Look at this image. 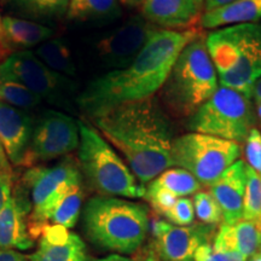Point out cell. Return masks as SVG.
I'll return each mask as SVG.
<instances>
[{"instance_id": "6da1fadb", "label": "cell", "mask_w": 261, "mask_h": 261, "mask_svg": "<svg viewBox=\"0 0 261 261\" xmlns=\"http://www.w3.org/2000/svg\"><path fill=\"white\" fill-rule=\"evenodd\" d=\"M197 29L159 28L138 56L121 69H113L87 85L76 103L90 117L127 103L154 97L162 89L173 65Z\"/></svg>"}, {"instance_id": "7a4b0ae2", "label": "cell", "mask_w": 261, "mask_h": 261, "mask_svg": "<svg viewBox=\"0 0 261 261\" xmlns=\"http://www.w3.org/2000/svg\"><path fill=\"white\" fill-rule=\"evenodd\" d=\"M94 128L126 159L142 185L173 167L169 121L154 97L91 117Z\"/></svg>"}, {"instance_id": "3957f363", "label": "cell", "mask_w": 261, "mask_h": 261, "mask_svg": "<svg viewBox=\"0 0 261 261\" xmlns=\"http://www.w3.org/2000/svg\"><path fill=\"white\" fill-rule=\"evenodd\" d=\"M149 208L113 196H94L84 208L85 236L94 246L119 254H135L150 231Z\"/></svg>"}, {"instance_id": "277c9868", "label": "cell", "mask_w": 261, "mask_h": 261, "mask_svg": "<svg viewBox=\"0 0 261 261\" xmlns=\"http://www.w3.org/2000/svg\"><path fill=\"white\" fill-rule=\"evenodd\" d=\"M220 86L250 98L261 77V21L218 28L205 38Z\"/></svg>"}, {"instance_id": "5b68a950", "label": "cell", "mask_w": 261, "mask_h": 261, "mask_svg": "<svg viewBox=\"0 0 261 261\" xmlns=\"http://www.w3.org/2000/svg\"><path fill=\"white\" fill-rule=\"evenodd\" d=\"M219 89L217 69L201 34L182 48L163 85L172 109L185 116L197 112Z\"/></svg>"}, {"instance_id": "8992f818", "label": "cell", "mask_w": 261, "mask_h": 261, "mask_svg": "<svg viewBox=\"0 0 261 261\" xmlns=\"http://www.w3.org/2000/svg\"><path fill=\"white\" fill-rule=\"evenodd\" d=\"M79 166L90 185L102 196L142 198L146 189L127 163L92 125L79 120Z\"/></svg>"}, {"instance_id": "52a82bcc", "label": "cell", "mask_w": 261, "mask_h": 261, "mask_svg": "<svg viewBox=\"0 0 261 261\" xmlns=\"http://www.w3.org/2000/svg\"><path fill=\"white\" fill-rule=\"evenodd\" d=\"M256 121L250 98L219 86L213 96L189 119L192 132L218 137L237 144L246 142Z\"/></svg>"}, {"instance_id": "ba28073f", "label": "cell", "mask_w": 261, "mask_h": 261, "mask_svg": "<svg viewBox=\"0 0 261 261\" xmlns=\"http://www.w3.org/2000/svg\"><path fill=\"white\" fill-rule=\"evenodd\" d=\"M242 148L230 140L190 132L173 140L172 163L211 187L226 169L240 160Z\"/></svg>"}, {"instance_id": "9c48e42d", "label": "cell", "mask_w": 261, "mask_h": 261, "mask_svg": "<svg viewBox=\"0 0 261 261\" xmlns=\"http://www.w3.org/2000/svg\"><path fill=\"white\" fill-rule=\"evenodd\" d=\"M22 184L31 195L28 224L44 225L57 202L75 185L83 184V174L79 163L68 156L57 165L28 168Z\"/></svg>"}, {"instance_id": "30bf717a", "label": "cell", "mask_w": 261, "mask_h": 261, "mask_svg": "<svg viewBox=\"0 0 261 261\" xmlns=\"http://www.w3.org/2000/svg\"><path fill=\"white\" fill-rule=\"evenodd\" d=\"M0 79L15 81L51 104L69 106L74 83L69 77L50 69L32 51H18L0 63Z\"/></svg>"}, {"instance_id": "8fae6325", "label": "cell", "mask_w": 261, "mask_h": 261, "mask_svg": "<svg viewBox=\"0 0 261 261\" xmlns=\"http://www.w3.org/2000/svg\"><path fill=\"white\" fill-rule=\"evenodd\" d=\"M80 144L79 123L57 110H47L34 122V128L21 166L32 167L70 154Z\"/></svg>"}, {"instance_id": "7c38bea8", "label": "cell", "mask_w": 261, "mask_h": 261, "mask_svg": "<svg viewBox=\"0 0 261 261\" xmlns=\"http://www.w3.org/2000/svg\"><path fill=\"white\" fill-rule=\"evenodd\" d=\"M151 249L160 261H195V254L201 246L212 243L215 237V226L192 224L177 226L162 219L150 224Z\"/></svg>"}, {"instance_id": "4fadbf2b", "label": "cell", "mask_w": 261, "mask_h": 261, "mask_svg": "<svg viewBox=\"0 0 261 261\" xmlns=\"http://www.w3.org/2000/svg\"><path fill=\"white\" fill-rule=\"evenodd\" d=\"M158 29L144 17L129 18L98 39L94 44L97 56L108 67L121 69L138 56Z\"/></svg>"}, {"instance_id": "5bb4252c", "label": "cell", "mask_w": 261, "mask_h": 261, "mask_svg": "<svg viewBox=\"0 0 261 261\" xmlns=\"http://www.w3.org/2000/svg\"><path fill=\"white\" fill-rule=\"evenodd\" d=\"M29 233L38 247L29 261H87L86 246L80 236L61 225H34Z\"/></svg>"}, {"instance_id": "9a60e30c", "label": "cell", "mask_w": 261, "mask_h": 261, "mask_svg": "<svg viewBox=\"0 0 261 261\" xmlns=\"http://www.w3.org/2000/svg\"><path fill=\"white\" fill-rule=\"evenodd\" d=\"M246 182L247 163L238 160L210 187V192L223 212L224 224L232 225L243 219Z\"/></svg>"}, {"instance_id": "2e32d148", "label": "cell", "mask_w": 261, "mask_h": 261, "mask_svg": "<svg viewBox=\"0 0 261 261\" xmlns=\"http://www.w3.org/2000/svg\"><path fill=\"white\" fill-rule=\"evenodd\" d=\"M31 203L21 189L14 188L11 200L0 212V248L9 250H28L34 247L28 231Z\"/></svg>"}, {"instance_id": "e0dca14e", "label": "cell", "mask_w": 261, "mask_h": 261, "mask_svg": "<svg viewBox=\"0 0 261 261\" xmlns=\"http://www.w3.org/2000/svg\"><path fill=\"white\" fill-rule=\"evenodd\" d=\"M33 128V117L25 110L0 100V142L10 163L21 166Z\"/></svg>"}, {"instance_id": "ac0fdd59", "label": "cell", "mask_w": 261, "mask_h": 261, "mask_svg": "<svg viewBox=\"0 0 261 261\" xmlns=\"http://www.w3.org/2000/svg\"><path fill=\"white\" fill-rule=\"evenodd\" d=\"M212 246L218 252L237 253L249 259L261 248V221L242 219L220 225Z\"/></svg>"}, {"instance_id": "d6986e66", "label": "cell", "mask_w": 261, "mask_h": 261, "mask_svg": "<svg viewBox=\"0 0 261 261\" xmlns=\"http://www.w3.org/2000/svg\"><path fill=\"white\" fill-rule=\"evenodd\" d=\"M195 0H143L142 12L146 21L162 29L182 28L200 14Z\"/></svg>"}, {"instance_id": "ffe728a7", "label": "cell", "mask_w": 261, "mask_h": 261, "mask_svg": "<svg viewBox=\"0 0 261 261\" xmlns=\"http://www.w3.org/2000/svg\"><path fill=\"white\" fill-rule=\"evenodd\" d=\"M261 21V0H236L223 8L204 11L202 27L218 29L227 25Z\"/></svg>"}, {"instance_id": "44dd1931", "label": "cell", "mask_w": 261, "mask_h": 261, "mask_svg": "<svg viewBox=\"0 0 261 261\" xmlns=\"http://www.w3.org/2000/svg\"><path fill=\"white\" fill-rule=\"evenodd\" d=\"M3 31L10 48L25 51L50 40L54 31L37 22L6 16L2 19Z\"/></svg>"}, {"instance_id": "7402d4cb", "label": "cell", "mask_w": 261, "mask_h": 261, "mask_svg": "<svg viewBox=\"0 0 261 261\" xmlns=\"http://www.w3.org/2000/svg\"><path fill=\"white\" fill-rule=\"evenodd\" d=\"M121 14L119 0H70L67 16L73 21H109Z\"/></svg>"}, {"instance_id": "603a6c76", "label": "cell", "mask_w": 261, "mask_h": 261, "mask_svg": "<svg viewBox=\"0 0 261 261\" xmlns=\"http://www.w3.org/2000/svg\"><path fill=\"white\" fill-rule=\"evenodd\" d=\"M148 188L181 198L197 194L201 190V184L188 171L175 167L168 168L167 171L161 173L159 177L149 182Z\"/></svg>"}, {"instance_id": "cb8c5ba5", "label": "cell", "mask_w": 261, "mask_h": 261, "mask_svg": "<svg viewBox=\"0 0 261 261\" xmlns=\"http://www.w3.org/2000/svg\"><path fill=\"white\" fill-rule=\"evenodd\" d=\"M34 55L42 63L57 73L68 77L75 76L76 74V67L70 48L63 39L56 38L45 41L34 51Z\"/></svg>"}, {"instance_id": "d4e9b609", "label": "cell", "mask_w": 261, "mask_h": 261, "mask_svg": "<svg viewBox=\"0 0 261 261\" xmlns=\"http://www.w3.org/2000/svg\"><path fill=\"white\" fill-rule=\"evenodd\" d=\"M84 202L83 184L75 185L65 194L47 215L46 224L74 227L79 220Z\"/></svg>"}, {"instance_id": "484cf974", "label": "cell", "mask_w": 261, "mask_h": 261, "mask_svg": "<svg viewBox=\"0 0 261 261\" xmlns=\"http://www.w3.org/2000/svg\"><path fill=\"white\" fill-rule=\"evenodd\" d=\"M70 0H10L18 11L34 18L60 17L67 12Z\"/></svg>"}, {"instance_id": "4316f807", "label": "cell", "mask_w": 261, "mask_h": 261, "mask_svg": "<svg viewBox=\"0 0 261 261\" xmlns=\"http://www.w3.org/2000/svg\"><path fill=\"white\" fill-rule=\"evenodd\" d=\"M0 100L23 110L34 109L42 102L40 97L29 91L23 85L2 79H0Z\"/></svg>"}, {"instance_id": "83f0119b", "label": "cell", "mask_w": 261, "mask_h": 261, "mask_svg": "<svg viewBox=\"0 0 261 261\" xmlns=\"http://www.w3.org/2000/svg\"><path fill=\"white\" fill-rule=\"evenodd\" d=\"M243 219L261 221V175L247 165Z\"/></svg>"}, {"instance_id": "f1b7e54d", "label": "cell", "mask_w": 261, "mask_h": 261, "mask_svg": "<svg viewBox=\"0 0 261 261\" xmlns=\"http://www.w3.org/2000/svg\"><path fill=\"white\" fill-rule=\"evenodd\" d=\"M195 214L202 224L218 225L223 220V212L219 203L210 191H198L194 196Z\"/></svg>"}, {"instance_id": "f546056e", "label": "cell", "mask_w": 261, "mask_h": 261, "mask_svg": "<svg viewBox=\"0 0 261 261\" xmlns=\"http://www.w3.org/2000/svg\"><path fill=\"white\" fill-rule=\"evenodd\" d=\"M163 217L168 223L177 226H189L194 224L196 218L194 201L189 197L178 198L174 205Z\"/></svg>"}, {"instance_id": "4dcf8cb0", "label": "cell", "mask_w": 261, "mask_h": 261, "mask_svg": "<svg viewBox=\"0 0 261 261\" xmlns=\"http://www.w3.org/2000/svg\"><path fill=\"white\" fill-rule=\"evenodd\" d=\"M244 145L246 163L261 175V130L254 127L248 135Z\"/></svg>"}, {"instance_id": "1f68e13d", "label": "cell", "mask_w": 261, "mask_h": 261, "mask_svg": "<svg viewBox=\"0 0 261 261\" xmlns=\"http://www.w3.org/2000/svg\"><path fill=\"white\" fill-rule=\"evenodd\" d=\"M212 243H205L198 248L195 254V261H248L241 254L218 252Z\"/></svg>"}, {"instance_id": "d6a6232c", "label": "cell", "mask_w": 261, "mask_h": 261, "mask_svg": "<svg viewBox=\"0 0 261 261\" xmlns=\"http://www.w3.org/2000/svg\"><path fill=\"white\" fill-rule=\"evenodd\" d=\"M14 194V177L12 172L0 171V212L11 200Z\"/></svg>"}, {"instance_id": "836d02e7", "label": "cell", "mask_w": 261, "mask_h": 261, "mask_svg": "<svg viewBox=\"0 0 261 261\" xmlns=\"http://www.w3.org/2000/svg\"><path fill=\"white\" fill-rule=\"evenodd\" d=\"M0 261H29L28 256L16 250L2 249L0 248Z\"/></svg>"}, {"instance_id": "e575fe53", "label": "cell", "mask_w": 261, "mask_h": 261, "mask_svg": "<svg viewBox=\"0 0 261 261\" xmlns=\"http://www.w3.org/2000/svg\"><path fill=\"white\" fill-rule=\"evenodd\" d=\"M136 257L135 260L136 261H160L158 259V256L155 255L154 250L151 249V247L148 246V247H144V248H140L136 252Z\"/></svg>"}, {"instance_id": "d590c367", "label": "cell", "mask_w": 261, "mask_h": 261, "mask_svg": "<svg viewBox=\"0 0 261 261\" xmlns=\"http://www.w3.org/2000/svg\"><path fill=\"white\" fill-rule=\"evenodd\" d=\"M233 2H236V0H205L204 11H211V10L223 8V6L231 4Z\"/></svg>"}, {"instance_id": "8d00e7d4", "label": "cell", "mask_w": 261, "mask_h": 261, "mask_svg": "<svg viewBox=\"0 0 261 261\" xmlns=\"http://www.w3.org/2000/svg\"><path fill=\"white\" fill-rule=\"evenodd\" d=\"M250 99L256 107H259L261 104V77H259L254 84L252 92H250Z\"/></svg>"}, {"instance_id": "74e56055", "label": "cell", "mask_w": 261, "mask_h": 261, "mask_svg": "<svg viewBox=\"0 0 261 261\" xmlns=\"http://www.w3.org/2000/svg\"><path fill=\"white\" fill-rule=\"evenodd\" d=\"M0 171L12 172L11 171V163H10L8 155H6L4 146H3L2 142H0Z\"/></svg>"}, {"instance_id": "f35d334b", "label": "cell", "mask_w": 261, "mask_h": 261, "mask_svg": "<svg viewBox=\"0 0 261 261\" xmlns=\"http://www.w3.org/2000/svg\"><path fill=\"white\" fill-rule=\"evenodd\" d=\"M87 261H136L135 259H130V257L123 256L121 254H110V255L104 256V257H98V259H91Z\"/></svg>"}, {"instance_id": "ab89813d", "label": "cell", "mask_w": 261, "mask_h": 261, "mask_svg": "<svg viewBox=\"0 0 261 261\" xmlns=\"http://www.w3.org/2000/svg\"><path fill=\"white\" fill-rule=\"evenodd\" d=\"M2 17H0V45H2L3 47H5L6 50L11 51V48L9 47L8 45V41H6V38H5V34H4V31H3V23H2Z\"/></svg>"}, {"instance_id": "60d3db41", "label": "cell", "mask_w": 261, "mask_h": 261, "mask_svg": "<svg viewBox=\"0 0 261 261\" xmlns=\"http://www.w3.org/2000/svg\"><path fill=\"white\" fill-rule=\"evenodd\" d=\"M119 2H121L122 4H126L129 6H136V5L142 4L143 0H119Z\"/></svg>"}, {"instance_id": "b9f144b4", "label": "cell", "mask_w": 261, "mask_h": 261, "mask_svg": "<svg viewBox=\"0 0 261 261\" xmlns=\"http://www.w3.org/2000/svg\"><path fill=\"white\" fill-rule=\"evenodd\" d=\"M248 261H261V248L255 254H254L253 256H250L249 259H248Z\"/></svg>"}, {"instance_id": "7bdbcfd3", "label": "cell", "mask_w": 261, "mask_h": 261, "mask_svg": "<svg viewBox=\"0 0 261 261\" xmlns=\"http://www.w3.org/2000/svg\"><path fill=\"white\" fill-rule=\"evenodd\" d=\"M8 54H10V51L6 50L5 47H3L2 45H0V62L4 60L6 56H8Z\"/></svg>"}, {"instance_id": "ee69618b", "label": "cell", "mask_w": 261, "mask_h": 261, "mask_svg": "<svg viewBox=\"0 0 261 261\" xmlns=\"http://www.w3.org/2000/svg\"><path fill=\"white\" fill-rule=\"evenodd\" d=\"M256 119L257 121H259L260 127H261V104L259 107H256Z\"/></svg>"}, {"instance_id": "f6af8a7d", "label": "cell", "mask_w": 261, "mask_h": 261, "mask_svg": "<svg viewBox=\"0 0 261 261\" xmlns=\"http://www.w3.org/2000/svg\"><path fill=\"white\" fill-rule=\"evenodd\" d=\"M195 2L197 3V5H198V6H202V5L204 4V2H205V0H195Z\"/></svg>"}]
</instances>
